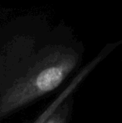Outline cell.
<instances>
[{"label":"cell","instance_id":"6da1fadb","mask_svg":"<svg viewBox=\"0 0 122 123\" xmlns=\"http://www.w3.org/2000/svg\"><path fill=\"white\" fill-rule=\"evenodd\" d=\"M77 53L66 47H55L40 56L10 92L11 108L20 106L57 89L75 69Z\"/></svg>","mask_w":122,"mask_h":123},{"label":"cell","instance_id":"7a4b0ae2","mask_svg":"<svg viewBox=\"0 0 122 123\" xmlns=\"http://www.w3.org/2000/svg\"><path fill=\"white\" fill-rule=\"evenodd\" d=\"M72 100H64L43 123H67L70 114Z\"/></svg>","mask_w":122,"mask_h":123}]
</instances>
